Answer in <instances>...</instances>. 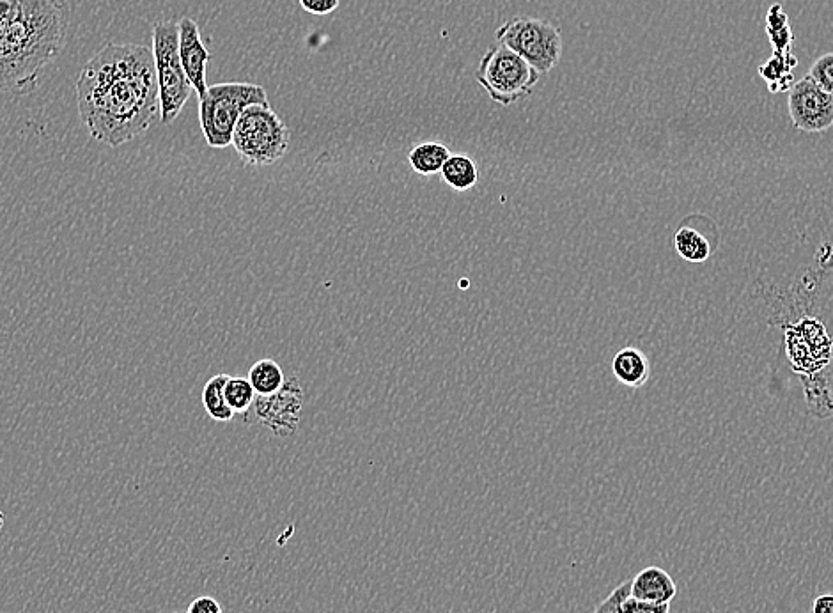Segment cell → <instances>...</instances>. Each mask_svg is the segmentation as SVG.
I'll use <instances>...</instances> for the list:
<instances>
[{"mask_svg": "<svg viewBox=\"0 0 833 613\" xmlns=\"http://www.w3.org/2000/svg\"><path fill=\"white\" fill-rule=\"evenodd\" d=\"M766 32L770 36L771 47L775 50V54H786V52H789L791 43H793V31H791L789 25L782 27L779 31Z\"/></svg>", "mask_w": 833, "mask_h": 613, "instance_id": "22", "label": "cell"}, {"mask_svg": "<svg viewBox=\"0 0 833 613\" xmlns=\"http://www.w3.org/2000/svg\"><path fill=\"white\" fill-rule=\"evenodd\" d=\"M77 103L91 137L109 148L144 135L160 116L153 50L105 45L78 75Z\"/></svg>", "mask_w": 833, "mask_h": 613, "instance_id": "1", "label": "cell"}, {"mask_svg": "<svg viewBox=\"0 0 833 613\" xmlns=\"http://www.w3.org/2000/svg\"><path fill=\"white\" fill-rule=\"evenodd\" d=\"M304 388L293 378H286L284 387L272 396H257L250 412L243 415L245 422H256L272 435L288 438L295 435L304 410Z\"/></svg>", "mask_w": 833, "mask_h": 613, "instance_id": "8", "label": "cell"}, {"mask_svg": "<svg viewBox=\"0 0 833 613\" xmlns=\"http://www.w3.org/2000/svg\"><path fill=\"white\" fill-rule=\"evenodd\" d=\"M187 613H224V610L217 599L211 596H201L188 605Z\"/></svg>", "mask_w": 833, "mask_h": 613, "instance_id": "24", "label": "cell"}, {"mask_svg": "<svg viewBox=\"0 0 833 613\" xmlns=\"http://www.w3.org/2000/svg\"><path fill=\"white\" fill-rule=\"evenodd\" d=\"M617 612L619 613H670V603H649V601H642V599L626 598L619 601L617 605Z\"/></svg>", "mask_w": 833, "mask_h": 613, "instance_id": "20", "label": "cell"}, {"mask_svg": "<svg viewBox=\"0 0 833 613\" xmlns=\"http://www.w3.org/2000/svg\"><path fill=\"white\" fill-rule=\"evenodd\" d=\"M227 374H217L206 381L203 388V406L211 419L217 422H231L236 413L231 410L226 399Z\"/></svg>", "mask_w": 833, "mask_h": 613, "instance_id": "16", "label": "cell"}, {"mask_svg": "<svg viewBox=\"0 0 833 613\" xmlns=\"http://www.w3.org/2000/svg\"><path fill=\"white\" fill-rule=\"evenodd\" d=\"M291 133L270 105H250L243 110L233 132V146L243 165L266 167L286 156Z\"/></svg>", "mask_w": 833, "mask_h": 613, "instance_id": "4", "label": "cell"}, {"mask_svg": "<svg viewBox=\"0 0 833 613\" xmlns=\"http://www.w3.org/2000/svg\"><path fill=\"white\" fill-rule=\"evenodd\" d=\"M812 613H833V594H823L814 599Z\"/></svg>", "mask_w": 833, "mask_h": 613, "instance_id": "26", "label": "cell"}, {"mask_svg": "<svg viewBox=\"0 0 833 613\" xmlns=\"http://www.w3.org/2000/svg\"><path fill=\"white\" fill-rule=\"evenodd\" d=\"M178 29H180V57L183 70H185L188 82L194 87L197 98L203 100L208 93L206 64L210 61L211 54L208 48L204 47L199 25L195 24V20L181 18Z\"/></svg>", "mask_w": 833, "mask_h": 613, "instance_id": "10", "label": "cell"}, {"mask_svg": "<svg viewBox=\"0 0 833 613\" xmlns=\"http://www.w3.org/2000/svg\"><path fill=\"white\" fill-rule=\"evenodd\" d=\"M153 59H155L158 96H160V121L171 125L180 116L190 94L194 91L188 82L180 57V29L176 22H158L153 25Z\"/></svg>", "mask_w": 833, "mask_h": 613, "instance_id": "5", "label": "cell"}, {"mask_svg": "<svg viewBox=\"0 0 833 613\" xmlns=\"http://www.w3.org/2000/svg\"><path fill=\"white\" fill-rule=\"evenodd\" d=\"M495 38L520 55L539 75L552 71L561 61V29L548 20L518 16L499 27Z\"/></svg>", "mask_w": 833, "mask_h": 613, "instance_id": "7", "label": "cell"}, {"mask_svg": "<svg viewBox=\"0 0 833 613\" xmlns=\"http://www.w3.org/2000/svg\"><path fill=\"white\" fill-rule=\"evenodd\" d=\"M791 123L803 133H823L833 126V98L807 75L787 93Z\"/></svg>", "mask_w": 833, "mask_h": 613, "instance_id": "9", "label": "cell"}, {"mask_svg": "<svg viewBox=\"0 0 833 613\" xmlns=\"http://www.w3.org/2000/svg\"><path fill=\"white\" fill-rule=\"evenodd\" d=\"M449 156H451V151L444 144L422 142L410 149L408 163L412 171L417 172L419 176H435L438 172H442V167Z\"/></svg>", "mask_w": 833, "mask_h": 613, "instance_id": "13", "label": "cell"}, {"mask_svg": "<svg viewBox=\"0 0 833 613\" xmlns=\"http://www.w3.org/2000/svg\"><path fill=\"white\" fill-rule=\"evenodd\" d=\"M809 77L833 98V52L819 57L810 66Z\"/></svg>", "mask_w": 833, "mask_h": 613, "instance_id": "19", "label": "cell"}, {"mask_svg": "<svg viewBox=\"0 0 833 613\" xmlns=\"http://www.w3.org/2000/svg\"><path fill=\"white\" fill-rule=\"evenodd\" d=\"M674 247L686 263H706L711 256V243L708 238L690 226L679 227L674 233Z\"/></svg>", "mask_w": 833, "mask_h": 613, "instance_id": "15", "label": "cell"}, {"mask_svg": "<svg viewBox=\"0 0 833 613\" xmlns=\"http://www.w3.org/2000/svg\"><path fill=\"white\" fill-rule=\"evenodd\" d=\"M256 397V390L250 385L249 378L229 376L226 383V399L234 413L247 415L250 408H252V404L256 401Z\"/></svg>", "mask_w": 833, "mask_h": 613, "instance_id": "18", "label": "cell"}, {"mask_svg": "<svg viewBox=\"0 0 833 613\" xmlns=\"http://www.w3.org/2000/svg\"><path fill=\"white\" fill-rule=\"evenodd\" d=\"M630 589L631 582L621 583L619 587L612 590V594H610L605 601H601L598 608L594 610V613H619L617 612V605H619V601H621V599L626 598V596H630Z\"/></svg>", "mask_w": 833, "mask_h": 613, "instance_id": "21", "label": "cell"}, {"mask_svg": "<svg viewBox=\"0 0 833 613\" xmlns=\"http://www.w3.org/2000/svg\"><path fill=\"white\" fill-rule=\"evenodd\" d=\"M68 0H0V93L25 91L68 43Z\"/></svg>", "mask_w": 833, "mask_h": 613, "instance_id": "2", "label": "cell"}, {"mask_svg": "<svg viewBox=\"0 0 833 613\" xmlns=\"http://www.w3.org/2000/svg\"><path fill=\"white\" fill-rule=\"evenodd\" d=\"M475 78L491 100L509 107L530 96L541 75L511 48L497 43L486 50Z\"/></svg>", "mask_w": 833, "mask_h": 613, "instance_id": "6", "label": "cell"}, {"mask_svg": "<svg viewBox=\"0 0 833 613\" xmlns=\"http://www.w3.org/2000/svg\"><path fill=\"white\" fill-rule=\"evenodd\" d=\"M249 381L257 396H272L284 387L286 376L275 360L263 358L250 367Z\"/></svg>", "mask_w": 833, "mask_h": 613, "instance_id": "17", "label": "cell"}, {"mask_svg": "<svg viewBox=\"0 0 833 613\" xmlns=\"http://www.w3.org/2000/svg\"><path fill=\"white\" fill-rule=\"evenodd\" d=\"M442 179L456 192H467L479 181V171L474 160L467 155H451L442 167Z\"/></svg>", "mask_w": 833, "mask_h": 613, "instance_id": "14", "label": "cell"}, {"mask_svg": "<svg viewBox=\"0 0 833 613\" xmlns=\"http://www.w3.org/2000/svg\"><path fill=\"white\" fill-rule=\"evenodd\" d=\"M612 373L626 387L640 388L651 376V364L639 348H623L612 360Z\"/></svg>", "mask_w": 833, "mask_h": 613, "instance_id": "12", "label": "cell"}, {"mask_svg": "<svg viewBox=\"0 0 833 613\" xmlns=\"http://www.w3.org/2000/svg\"><path fill=\"white\" fill-rule=\"evenodd\" d=\"M766 22H768L766 31H779L782 27L789 25V18L784 13V9L780 8L779 4H775V6H771Z\"/></svg>", "mask_w": 833, "mask_h": 613, "instance_id": "25", "label": "cell"}, {"mask_svg": "<svg viewBox=\"0 0 833 613\" xmlns=\"http://www.w3.org/2000/svg\"><path fill=\"white\" fill-rule=\"evenodd\" d=\"M250 105H270L263 87L247 82L208 87L206 96L199 100V123L206 144L213 149L231 146L236 123Z\"/></svg>", "mask_w": 833, "mask_h": 613, "instance_id": "3", "label": "cell"}, {"mask_svg": "<svg viewBox=\"0 0 833 613\" xmlns=\"http://www.w3.org/2000/svg\"><path fill=\"white\" fill-rule=\"evenodd\" d=\"M300 6L311 15H330L339 8V0H300Z\"/></svg>", "mask_w": 833, "mask_h": 613, "instance_id": "23", "label": "cell"}, {"mask_svg": "<svg viewBox=\"0 0 833 613\" xmlns=\"http://www.w3.org/2000/svg\"><path fill=\"white\" fill-rule=\"evenodd\" d=\"M678 587L672 576L662 567H646L631 580V598L649 603H670L676 598Z\"/></svg>", "mask_w": 833, "mask_h": 613, "instance_id": "11", "label": "cell"}]
</instances>
